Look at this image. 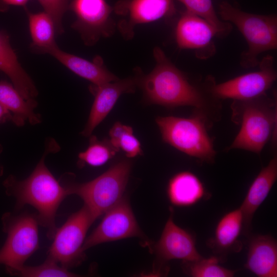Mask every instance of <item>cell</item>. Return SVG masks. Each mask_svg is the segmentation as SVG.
<instances>
[{"mask_svg": "<svg viewBox=\"0 0 277 277\" xmlns=\"http://www.w3.org/2000/svg\"><path fill=\"white\" fill-rule=\"evenodd\" d=\"M156 62L152 71L143 75L137 71L138 86L147 102L168 108L190 106L211 124L222 117V103L209 90L211 76L191 80L177 68L159 47H155Z\"/></svg>", "mask_w": 277, "mask_h": 277, "instance_id": "6da1fadb", "label": "cell"}, {"mask_svg": "<svg viewBox=\"0 0 277 277\" xmlns=\"http://www.w3.org/2000/svg\"><path fill=\"white\" fill-rule=\"evenodd\" d=\"M59 150L60 146L55 140H48L42 158L28 177L18 180L11 175L3 183L6 194L15 199L17 209L29 205L36 209L38 223L47 229V236L50 239H53L57 228V210L69 195L67 188L54 177L45 163L49 153Z\"/></svg>", "mask_w": 277, "mask_h": 277, "instance_id": "7a4b0ae2", "label": "cell"}, {"mask_svg": "<svg viewBox=\"0 0 277 277\" xmlns=\"http://www.w3.org/2000/svg\"><path fill=\"white\" fill-rule=\"evenodd\" d=\"M276 93H267L253 98L233 100L231 120L240 130L227 151L240 149L260 154L271 140L273 150L276 144Z\"/></svg>", "mask_w": 277, "mask_h": 277, "instance_id": "3957f363", "label": "cell"}, {"mask_svg": "<svg viewBox=\"0 0 277 277\" xmlns=\"http://www.w3.org/2000/svg\"><path fill=\"white\" fill-rule=\"evenodd\" d=\"M155 122L163 141L201 162L213 163L216 152L208 133L212 125L193 112L190 117L159 116Z\"/></svg>", "mask_w": 277, "mask_h": 277, "instance_id": "277c9868", "label": "cell"}, {"mask_svg": "<svg viewBox=\"0 0 277 277\" xmlns=\"http://www.w3.org/2000/svg\"><path fill=\"white\" fill-rule=\"evenodd\" d=\"M221 19L233 24L246 39L248 49L243 51L240 65L251 68L259 64L258 56L263 52L277 48V17L273 15L249 13L237 8L227 2L219 6Z\"/></svg>", "mask_w": 277, "mask_h": 277, "instance_id": "5b68a950", "label": "cell"}, {"mask_svg": "<svg viewBox=\"0 0 277 277\" xmlns=\"http://www.w3.org/2000/svg\"><path fill=\"white\" fill-rule=\"evenodd\" d=\"M131 169V162L124 160L90 181L63 185L69 195L75 194L83 200L84 205L95 220L122 198Z\"/></svg>", "mask_w": 277, "mask_h": 277, "instance_id": "8992f818", "label": "cell"}, {"mask_svg": "<svg viewBox=\"0 0 277 277\" xmlns=\"http://www.w3.org/2000/svg\"><path fill=\"white\" fill-rule=\"evenodd\" d=\"M6 241L0 250V263L10 274L21 267L39 248L36 214L5 213L2 218Z\"/></svg>", "mask_w": 277, "mask_h": 277, "instance_id": "52a82bcc", "label": "cell"}, {"mask_svg": "<svg viewBox=\"0 0 277 277\" xmlns=\"http://www.w3.org/2000/svg\"><path fill=\"white\" fill-rule=\"evenodd\" d=\"M94 221L84 205L57 228L48 256L67 269L79 265L85 258L82 247L87 232Z\"/></svg>", "mask_w": 277, "mask_h": 277, "instance_id": "ba28073f", "label": "cell"}, {"mask_svg": "<svg viewBox=\"0 0 277 277\" xmlns=\"http://www.w3.org/2000/svg\"><path fill=\"white\" fill-rule=\"evenodd\" d=\"M274 62L273 57L268 55L259 62L258 71L219 84L216 83L213 77L209 90L215 98L221 101L230 98L245 100L265 94L277 78Z\"/></svg>", "mask_w": 277, "mask_h": 277, "instance_id": "9c48e42d", "label": "cell"}, {"mask_svg": "<svg viewBox=\"0 0 277 277\" xmlns=\"http://www.w3.org/2000/svg\"><path fill=\"white\" fill-rule=\"evenodd\" d=\"M68 9L76 16L71 27L80 34L86 45L92 46L101 37L113 33L112 9L106 0H72Z\"/></svg>", "mask_w": 277, "mask_h": 277, "instance_id": "30bf717a", "label": "cell"}, {"mask_svg": "<svg viewBox=\"0 0 277 277\" xmlns=\"http://www.w3.org/2000/svg\"><path fill=\"white\" fill-rule=\"evenodd\" d=\"M101 222L85 239L82 250L101 243L132 238H143L129 202L122 197L107 211Z\"/></svg>", "mask_w": 277, "mask_h": 277, "instance_id": "8fae6325", "label": "cell"}, {"mask_svg": "<svg viewBox=\"0 0 277 277\" xmlns=\"http://www.w3.org/2000/svg\"><path fill=\"white\" fill-rule=\"evenodd\" d=\"M114 9L124 17L117 27L126 39L133 37L136 25L169 17L175 10L172 0H122L116 3Z\"/></svg>", "mask_w": 277, "mask_h": 277, "instance_id": "7c38bea8", "label": "cell"}, {"mask_svg": "<svg viewBox=\"0 0 277 277\" xmlns=\"http://www.w3.org/2000/svg\"><path fill=\"white\" fill-rule=\"evenodd\" d=\"M175 36L180 49L195 50L199 58H208L215 51L212 41L216 36L214 28L204 19L187 11L176 24Z\"/></svg>", "mask_w": 277, "mask_h": 277, "instance_id": "4fadbf2b", "label": "cell"}, {"mask_svg": "<svg viewBox=\"0 0 277 277\" xmlns=\"http://www.w3.org/2000/svg\"><path fill=\"white\" fill-rule=\"evenodd\" d=\"M138 86V75L96 86L89 90L94 96L88 121L82 135L89 137L95 128L105 118L119 97L123 94L134 93Z\"/></svg>", "mask_w": 277, "mask_h": 277, "instance_id": "5bb4252c", "label": "cell"}, {"mask_svg": "<svg viewBox=\"0 0 277 277\" xmlns=\"http://www.w3.org/2000/svg\"><path fill=\"white\" fill-rule=\"evenodd\" d=\"M154 249L157 258L163 262L172 260L193 261L202 258L196 249L194 236L174 223L172 212Z\"/></svg>", "mask_w": 277, "mask_h": 277, "instance_id": "9a60e30c", "label": "cell"}, {"mask_svg": "<svg viewBox=\"0 0 277 277\" xmlns=\"http://www.w3.org/2000/svg\"><path fill=\"white\" fill-rule=\"evenodd\" d=\"M276 179L277 155L275 154L255 177L239 207L243 217V234H249L253 215L268 196Z\"/></svg>", "mask_w": 277, "mask_h": 277, "instance_id": "2e32d148", "label": "cell"}, {"mask_svg": "<svg viewBox=\"0 0 277 277\" xmlns=\"http://www.w3.org/2000/svg\"><path fill=\"white\" fill-rule=\"evenodd\" d=\"M243 228V217L240 208L226 213L217 222L213 236L207 244L221 262L225 261L229 253L241 250L239 238Z\"/></svg>", "mask_w": 277, "mask_h": 277, "instance_id": "e0dca14e", "label": "cell"}, {"mask_svg": "<svg viewBox=\"0 0 277 277\" xmlns=\"http://www.w3.org/2000/svg\"><path fill=\"white\" fill-rule=\"evenodd\" d=\"M245 268L259 277L277 276V242L270 235L250 238Z\"/></svg>", "mask_w": 277, "mask_h": 277, "instance_id": "ac0fdd59", "label": "cell"}, {"mask_svg": "<svg viewBox=\"0 0 277 277\" xmlns=\"http://www.w3.org/2000/svg\"><path fill=\"white\" fill-rule=\"evenodd\" d=\"M0 70L9 77L13 85L26 100L35 99L37 96V88L18 62L10 44L9 36L4 31H0Z\"/></svg>", "mask_w": 277, "mask_h": 277, "instance_id": "d6986e66", "label": "cell"}, {"mask_svg": "<svg viewBox=\"0 0 277 277\" xmlns=\"http://www.w3.org/2000/svg\"><path fill=\"white\" fill-rule=\"evenodd\" d=\"M48 53L76 75L90 81L92 85H101L119 79L107 69L100 56H96L93 61H89L66 52L57 46Z\"/></svg>", "mask_w": 277, "mask_h": 277, "instance_id": "ffe728a7", "label": "cell"}, {"mask_svg": "<svg viewBox=\"0 0 277 277\" xmlns=\"http://www.w3.org/2000/svg\"><path fill=\"white\" fill-rule=\"evenodd\" d=\"M167 195L172 205L180 207L192 206L209 197L202 181L189 171L179 172L170 179Z\"/></svg>", "mask_w": 277, "mask_h": 277, "instance_id": "44dd1931", "label": "cell"}, {"mask_svg": "<svg viewBox=\"0 0 277 277\" xmlns=\"http://www.w3.org/2000/svg\"><path fill=\"white\" fill-rule=\"evenodd\" d=\"M0 104L11 112L12 122L17 126H23L26 122L32 125L41 122V115L35 112V100H26L6 81H0Z\"/></svg>", "mask_w": 277, "mask_h": 277, "instance_id": "7402d4cb", "label": "cell"}, {"mask_svg": "<svg viewBox=\"0 0 277 277\" xmlns=\"http://www.w3.org/2000/svg\"><path fill=\"white\" fill-rule=\"evenodd\" d=\"M25 9L32 39L31 48L38 53H48L57 46L55 40L56 30L53 19L45 11L32 13Z\"/></svg>", "mask_w": 277, "mask_h": 277, "instance_id": "603a6c76", "label": "cell"}, {"mask_svg": "<svg viewBox=\"0 0 277 277\" xmlns=\"http://www.w3.org/2000/svg\"><path fill=\"white\" fill-rule=\"evenodd\" d=\"M87 148L78 155L77 165L80 167L88 165L99 167L106 164L118 152L112 146L109 139L99 140L97 137L91 135Z\"/></svg>", "mask_w": 277, "mask_h": 277, "instance_id": "cb8c5ba5", "label": "cell"}, {"mask_svg": "<svg viewBox=\"0 0 277 277\" xmlns=\"http://www.w3.org/2000/svg\"><path fill=\"white\" fill-rule=\"evenodd\" d=\"M186 8V11L206 20L214 28L216 36L224 37L232 30L231 23L222 21L217 16L211 0H178Z\"/></svg>", "mask_w": 277, "mask_h": 277, "instance_id": "d4e9b609", "label": "cell"}, {"mask_svg": "<svg viewBox=\"0 0 277 277\" xmlns=\"http://www.w3.org/2000/svg\"><path fill=\"white\" fill-rule=\"evenodd\" d=\"M109 140L115 149L123 151L129 158L142 154L141 145L138 140L134 135L130 126L116 122L109 131Z\"/></svg>", "mask_w": 277, "mask_h": 277, "instance_id": "484cf974", "label": "cell"}, {"mask_svg": "<svg viewBox=\"0 0 277 277\" xmlns=\"http://www.w3.org/2000/svg\"><path fill=\"white\" fill-rule=\"evenodd\" d=\"M221 262L216 256L208 258L183 262V270L192 277H232L236 270L225 268L219 264Z\"/></svg>", "mask_w": 277, "mask_h": 277, "instance_id": "4316f807", "label": "cell"}, {"mask_svg": "<svg viewBox=\"0 0 277 277\" xmlns=\"http://www.w3.org/2000/svg\"><path fill=\"white\" fill-rule=\"evenodd\" d=\"M11 275L23 277H73L77 274L58 265L54 260L47 257L45 261L35 266L23 265Z\"/></svg>", "mask_w": 277, "mask_h": 277, "instance_id": "83f0119b", "label": "cell"}, {"mask_svg": "<svg viewBox=\"0 0 277 277\" xmlns=\"http://www.w3.org/2000/svg\"><path fill=\"white\" fill-rule=\"evenodd\" d=\"M69 0H38L44 9L53 19L56 32L62 34L64 31L62 19L68 9Z\"/></svg>", "mask_w": 277, "mask_h": 277, "instance_id": "f1b7e54d", "label": "cell"}, {"mask_svg": "<svg viewBox=\"0 0 277 277\" xmlns=\"http://www.w3.org/2000/svg\"><path fill=\"white\" fill-rule=\"evenodd\" d=\"M29 0H0V12H6L10 6L25 7Z\"/></svg>", "mask_w": 277, "mask_h": 277, "instance_id": "f546056e", "label": "cell"}, {"mask_svg": "<svg viewBox=\"0 0 277 277\" xmlns=\"http://www.w3.org/2000/svg\"><path fill=\"white\" fill-rule=\"evenodd\" d=\"M11 112L0 104V124L12 121Z\"/></svg>", "mask_w": 277, "mask_h": 277, "instance_id": "4dcf8cb0", "label": "cell"}, {"mask_svg": "<svg viewBox=\"0 0 277 277\" xmlns=\"http://www.w3.org/2000/svg\"><path fill=\"white\" fill-rule=\"evenodd\" d=\"M3 150V147L0 144V154L2 152ZM3 174V167L2 166H0V176H2Z\"/></svg>", "mask_w": 277, "mask_h": 277, "instance_id": "1f68e13d", "label": "cell"}]
</instances>
